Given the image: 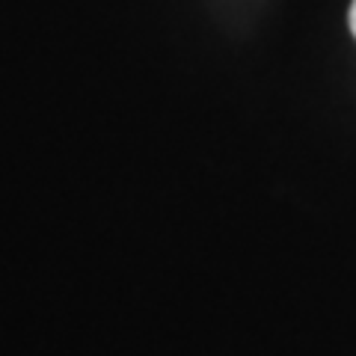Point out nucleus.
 Listing matches in <instances>:
<instances>
[{
    "label": "nucleus",
    "instance_id": "f257e3e1",
    "mask_svg": "<svg viewBox=\"0 0 356 356\" xmlns=\"http://www.w3.org/2000/svg\"><path fill=\"white\" fill-rule=\"evenodd\" d=\"M350 30H353V36H356V0H353V6H350Z\"/></svg>",
    "mask_w": 356,
    "mask_h": 356
}]
</instances>
